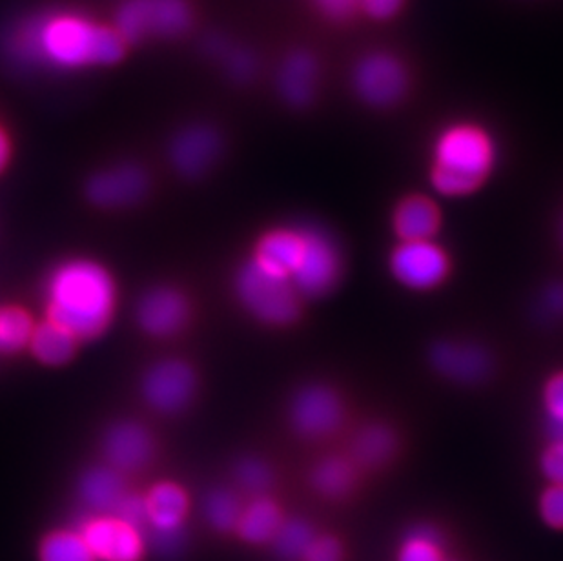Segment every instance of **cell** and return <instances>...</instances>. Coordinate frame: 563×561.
<instances>
[{"label":"cell","instance_id":"e575fe53","mask_svg":"<svg viewBox=\"0 0 563 561\" xmlns=\"http://www.w3.org/2000/svg\"><path fill=\"white\" fill-rule=\"evenodd\" d=\"M542 471L553 485H563V441H553L543 452Z\"/></svg>","mask_w":563,"mask_h":561},{"label":"cell","instance_id":"1f68e13d","mask_svg":"<svg viewBox=\"0 0 563 561\" xmlns=\"http://www.w3.org/2000/svg\"><path fill=\"white\" fill-rule=\"evenodd\" d=\"M540 510L545 524L563 529V485H553L543 493Z\"/></svg>","mask_w":563,"mask_h":561},{"label":"cell","instance_id":"4316f807","mask_svg":"<svg viewBox=\"0 0 563 561\" xmlns=\"http://www.w3.org/2000/svg\"><path fill=\"white\" fill-rule=\"evenodd\" d=\"M313 538L316 536H313L312 529L305 521L288 519V521H283L272 541H274L279 557L288 561H298L303 560L305 552L309 551Z\"/></svg>","mask_w":563,"mask_h":561},{"label":"cell","instance_id":"8992f818","mask_svg":"<svg viewBox=\"0 0 563 561\" xmlns=\"http://www.w3.org/2000/svg\"><path fill=\"white\" fill-rule=\"evenodd\" d=\"M351 82L356 96L368 107L390 108L407 96L410 75L396 55L371 52L357 61Z\"/></svg>","mask_w":563,"mask_h":561},{"label":"cell","instance_id":"4fadbf2b","mask_svg":"<svg viewBox=\"0 0 563 561\" xmlns=\"http://www.w3.org/2000/svg\"><path fill=\"white\" fill-rule=\"evenodd\" d=\"M148 188L146 174L139 166L123 165L96 175L86 194L97 207L119 208L137 202Z\"/></svg>","mask_w":563,"mask_h":561},{"label":"cell","instance_id":"d4e9b609","mask_svg":"<svg viewBox=\"0 0 563 561\" xmlns=\"http://www.w3.org/2000/svg\"><path fill=\"white\" fill-rule=\"evenodd\" d=\"M356 480V472L351 461L340 455H332L319 461L312 472V485L327 498H341L351 491Z\"/></svg>","mask_w":563,"mask_h":561},{"label":"cell","instance_id":"5b68a950","mask_svg":"<svg viewBox=\"0 0 563 561\" xmlns=\"http://www.w3.org/2000/svg\"><path fill=\"white\" fill-rule=\"evenodd\" d=\"M191 24L187 0H126L115 13V30L124 43L176 37Z\"/></svg>","mask_w":563,"mask_h":561},{"label":"cell","instance_id":"d590c367","mask_svg":"<svg viewBox=\"0 0 563 561\" xmlns=\"http://www.w3.org/2000/svg\"><path fill=\"white\" fill-rule=\"evenodd\" d=\"M543 402L548 408L549 419L563 421V372L549 380L543 393Z\"/></svg>","mask_w":563,"mask_h":561},{"label":"cell","instance_id":"d6a6232c","mask_svg":"<svg viewBox=\"0 0 563 561\" xmlns=\"http://www.w3.org/2000/svg\"><path fill=\"white\" fill-rule=\"evenodd\" d=\"M321 15L330 21H349L362 6V0H312Z\"/></svg>","mask_w":563,"mask_h":561},{"label":"cell","instance_id":"836d02e7","mask_svg":"<svg viewBox=\"0 0 563 561\" xmlns=\"http://www.w3.org/2000/svg\"><path fill=\"white\" fill-rule=\"evenodd\" d=\"M343 551H341L340 541L323 536V538H313L309 551L305 552L303 561H341Z\"/></svg>","mask_w":563,"mask_h":561},{"label":"cell","instance_id":"30bf717a","mask_svg":"<svg viewBox=\"0 0 563 561\" xmlns=\"http://www.w3.org/2000/svg\"><path fill=\"white\" fill-rule=\"evenodd\" d=\"M345 408L340 396L324 385H310L296 396L290 407L294 429L305 438H324L340 429Z\"/></svg>","mask_w":563,"mask_h":561},{"label":"cell","instance_id":"2e32d148","mask_svg":"<svg viewBox=\"0 0 563 561\" xmlns=\"http://www.w3.org/2000/svg\"><path fill=\"white\" fill-rule=\"evenodd\" d=\"M221 152V139L212 128L191 127L174 141L172 161L187 177H199L212 168Z\"/></svg>","mask_w":563,"mask_h":561},{"label":"cell","instance_id":"f546056e","mask_svg":"<svg viewBox=\"0 0 563 561\" xmlns=\"http://www.w3.org/2000/svg\"><path fill=\"white\" fill-rule=\"evenodd\" d=\"M441 538L432 527H418L405 541L399 561H441Z\"/></svg>","mask_w":563,"mask_h":561},{"label":"cell","instance_id":"83f0119b","mask_svg":"<svg viewBox=\"0 0 563 561\" xmlns=\"http://www.w3.org/2000/svg\"><path fill=\"white\" fill-rule=\"evenodd\" d=\"M32 318L21 308L0 310V352H15L32 339Z\"/></svg>","mask_w":563,"mask_h":561},{"label":"cell","instance_id":"60d3db41","mask_svg":"<svg viewBox=\"0 0 563 561\" xmlns=\"http://www.w3.org/2000/svg\"><path fill=\"white\" fill-rule=\"evenodd\" d=\"M8 157H10V143H8L4 132L0 130V169L4 168Z\"/></svg>","mask_w":563,"mask_h":561},{"label":"cell","instance_id":"9c48e42d","mask_svg":"<svg viewBox=\"0 0 563 561\" xmlns=\"http://www.w3.org/2000/svg\"><path fill=\"white\" fill-rule=\"evenodd\" d=\"M79 532L97 561H143V529L124 519L97 514L80 525Z\"/></svg>","mask_w":563,"mask_h":561},{"label":"cell","instance_id":"ac0fdd59","mask_svg":"<svg viewBox=\"0 0 563 561\" xmlns=\"http://www.w3.org/2000/svg\"><path fill=\"white\" fill-rule=\"evenodd\" d=\"M187 302L170 288H157L139 305V323L148 334L172 336L187 321Z\"/></svg>","mask_w":563,"mask_h":561},{"label":"cell","instance_id":"52a82bcc","mask_svg":"<svg viewBox=\"0 0 563 561\" xmlns=\"http://www.w3.org/2000/svg\"><path fill=\"white\" fill-rule=\"evenodd\" d=\"M451 261L445 250L426 241H401L390 255V272L401 285L429 290L449 276Z\"/></svg>","mask_w":563,"mask_h":561},{"label":"cell","instance_id":"484cf974","mask_svg":"<svg viewBox=\"0 0 563 561\" xmlns=\"http://www.w3.org/2000/svg\"><path fill=\"white\" fill-rule=\"evenodd\" d=\"M38 561H97L79 530H54L38 547Z\"/></svg>","mask_w":563,"mask_h":561},{"label":"cell","instance_id":"ffe728a7","mask_svg":"<svg viewBox=\"0 0 563 561\" xmlns=\"http://www.w3.org/2000/svg\"><path fill=\"white\" fill-rule=\"evenodd\" d=\"M303 230H276L261 239L254 261L266 271L290 279L303 255Z\"/></svg>","mask_w":563,"mask_h":561},{"label":"cell","instance_id":"ba28073f","mask_svg":"<svg viewBox=\"0 0 563 561\" xmlns=\"http://www.w3.org/2000/svg\"><path fill=\"white\" fill-rule=\"evenodd\" d=\"M303 243V255L290 280L301 296H323L340 279V250L327 233L313 228H305Z\"/></svg>","mask_w":563,"mask_h":561},{"label":"cell","instance_id":"8fae6325","mask_svg":"<svg viewBox=\"0 0 563 561\" xmlns=\"http://www.w3.org/2000/svg\"><path fill=\"white\" fill-rule=\"evenodd\" d=\"M196 391V376L181 361H163L146 374L144 396L161 413H177L187 407Z\"/></svg>","mask_w":563,"mask_h":561},{"label":"cell","instance_id":"e0dca14e","mask_svg":"<svg viewBox=\"0 0 563 561\" xmlns=\"http://www.w3.org/2000/svg\"><path fill=\"white\" fill-rule=\"evenodd\" d=\"M188 502L185 488L177 483H157L144 496L146 508V525L152 532L166 535V532H181L188 516Z\"/></svg>","mask_w":563,"mask_h":561},{"label":"cell","instance_id":"4dcf8cb0","mask_svg":"<svg viewBox=\"0 0 563 561\" xmlns=\"http://www.w3.org/2000/svg\"><path fill=\"white\" fill-rule=\"evenodd\" d=\"M235 480L246 493L263 494L272 485V472L263 461L251 458L235 466Z\"/></svg>","mask_w":563,"mask_h":561},{"label":"cell","instance_id":"603a6c76","mask_svg":"<svg viewBox=\"0 0 563 561\" xmlns=\"http://www.w3.org/2000/svg\"><path fill=\"white\" fill-rule=\"evenodd\" d=\"M33 354L46 365H60L74 355L77 338L71 332L63 329L54 321H46L33 330L32 339Z\"/></svg>","mask_w":563,"mask_h":561},{"label":"cell","instance_id":"f1b7e54d","mask_svg":"<svg viewBox=\"0 0 563 561\" xmlns=\"http://www.w3.org/2000/svg\"><path fill=\"white\" fill-rule=\"evenodd\" d=\"M241 513H243V505H241L240 498L230 491H216L208 496L207 504H205V516H207L208 524L221 532L235 530Z\"/></svg>","mask_w":563,"mask_h":561},{"label":"cell","instance_id":"7a4b0ae2","mask_svg":"<svg viewBox=\"0 0 563 561\" xmlns=\"http://www.w3.org/2000/svg\"><path fill=\"white\" fill-rule=\"evenodd\" d=\"M113 312V283L107 271L88 261L60 266L48 285L49 321L77 339L107 329Z\"/></svg>","mask_w":563,"mask_h":561},{"label":"cell","instance_id":"9a60e30c","mask_svg":"<svg viewBox=\"0 0 563 561\" xmlns=\"http://www.w3.org/2000/svg\"><path fill=\"white\" fill-rule=\"evenodd\" d=\"M319 63L309 50H296L283 61L277 74V90L294 108H307L316 99Z\"/></svg>","mask_w":563,"mask_h":561},{"label":"cell","instance_id":"cb8c5ba5","mask_svg":"<svg viewBox=\"0 0 563 561\" xmlns=\"http://www.w3.org/2000/svg\"><path fill=\"white\" fill-rule=\"evenodd\" d=\"M396 449V438L387 427L371 425L352 443V460L363 466L383 465Z\"/></svg>","mask_w":563,"mask_h":561},{"label":"cell","instance_id":"74e56055","mask_svg":"<svg viewBox=\"0 0 563 561\" xmlns=\"http://www.w3.org/2000/svg\"><path fill=\"white\" fill-rule=\"evenodd\" d=\"M230 74L238 79H249L255 72V61L249 52H234L229 55Z\"/></svg>","mask_w":563,"mask_h":561},{"label":"cell","instance_id":"f35d334b","mask_svg":"<svg viewBox=\"0 0 563 561\" xmlns=\"http://www.w3.org/2000/svg\"><path fill=\"white\" fill-rule=\"evenodd\" d=\"M545 308L551 314H563V285L551 286L545 294Z\"/></svg>","mask_w":563,"mask_h":561},{"label":"cell","instance_id":"8d00e7d4","mask_svg":"<svg viewBox=\"0 0 563 561\" xmlns=\"http://www.w3.org/2000/svg\"><path fill=\"white\" fill-rule=\"evenodd\" d=\"M405 0H362L360 10L373 21H390L404 8Z\"/></svg>","mask_w":563,"mask_h":561},{"label":"cell","instance_id":"d6986e66","mask_svg":"<svg viewBox=\"0 0 563 561\" xmlns=\"http://www.w3.org/2000/svg\"><path fill=\"white\" fill-rule=\"evenodd\" d=\"M123 474L112 466L86 472L79 485V496L86 507L102 516H113L128 496Z\"/></svg>","mask_w":563,"mask_h":561},{"label":"cell","instance_id":"7c38bea8","mask_svg":"<svg viewBox=\"0 0 563 561\" xmlns=\"http://www.w3.org/2000/svg\"><path fill=\"white\" fill-rule=\"evenodd\" d=\"M432 366L456 383L484 382L490 374V358L482 346L460 341H440L431 352Z\"/></svg>","mask_w":563,"mask_h":561},{"label":"cell","instance_id":"6da1fadb","mask_svg":"<svg viewBox=\"0 0 563 561\" xmlns=\"http://www.w3.org/2000/svg\"><path fill=\"white\" fill-rule=\"evenodd\" d=\"M15 63L55 69H79L118 63L124 41L115 28L79 11H43L19 22L5 37Z\"/></svg>","mask_w":563,"mask_h":561},{"label":"cell","instance_id":"7402d4cb","mask_svg":"<svg viewBox=\"0 0 563 561\" xmlns=\"http://www.w3.org/2000/svg\"><path fill=\"white\" fill-rule=\"evenodd\" d=\"M282 524L283 516L279 507L271 499L257 498L252 504L243 507L235 530H238L241 540L257 546V543L272 541Z\"/></svg>","mask_w":563,"mask_h":561},{"label":"cell","instance_id":"44dd1931","mask_svg":"<svg viewBox=\"0 0 563 561\" xmlns=\"http://www.w3.org/2000/svg\"><path fill=\"white\" fill-rule=\"evenodd\" d=\"M394 232L401 241H426L440 228L437 205L426 196H410L399 202L394 212Z\"/></svg>","mask_w":563,"mask_h":561},{"label":"cell","instance_id":"ab89813d","mask_svg":"<svg viewBox=\"0 0 563 561\" xmlns=\"http://www.w3.org/2000/svg\"><path fill=\"white\" fill-rule=\"evenodd\" d=\"M549 436H551V440L553 441H563V421H554V419H549Z\"/></svg>","mask_w":563,"mask_h":561},{"label":"cell","instance_id":"277c9868","mask_svg":"<svg viewBox=\"0 0 563 561\" xmlns=\"http://www.w3.org/2000/svg\"><path fill=\"white\" fill-rule=\"evenodd\" d=\"M238 292L255 318L268 324L294 323L301 312V294L292 280L266 271L254 260L241 268Z\"/></svg>","mask_w":563,"mask_h":561},{"label":"cell","instance_id":"3957f363","mask_svg":"<svg viewBox=\"0 0 563 561\" xmlns=\"http://www.w3.org/2000/svg\"><path fill=\"white\" fill-rule=\"evenodd\" d=\"M495 165V143L484 128L454 124L434 144L432 186L443 196H468L478 190Z\"/></svg>","mask_w":563,"mask_h":561},{"label":"cell","instance_id":"5bb4252c","mask_svg":"<svg viewBox=\"0 0 563 561\" xmlns=\"http://www.w3.org/2000/svg\"><path fill=\"white\" fill-rule=\"evenodd\" d=\"M102 450L115 471L137 472L148 465L154 455V440L148 430L137 424H119L108 430Z\"/></svg>","mask_w":563,"mask_h":561}]
</instances>
